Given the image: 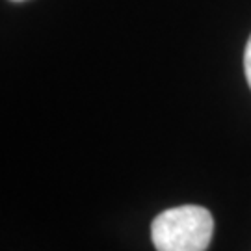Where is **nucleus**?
<instances>
[{
  "instance_id": "obj_2",
  "label": "nucleus",
  "mask_w": 251,
  "mask_h": 251,
  "mask_svg": "<svg viewBox=\"0 0 251 251\" xmlns=\"http://www.w3.org/2000/svg\"><path fill=\"white\" fill-rule=\"evenodd\" d=\"M244 71H246V78H248V84L251 88V36L248 39L246 50H244Z\"/></svg>"
},
{
  "instance_id": "obj_1",
  "label": "nucleus",
  "mask_w": 251,
  "mask_h": 251,
  "mask_svg": "<svg viewBox=\"0 0 251 251\" xmlns=\"http://www.w3.org/2000/svg\"><path fill=\"white\" fill-rule=\"evenodd\" d=\"M214 218L205 206L168 208L152 220L151 240L156 251H205L212 240Z\"/></svg>"
},
{
  "instance_id": "obj_3",
  "label": "nucleus",
  "mask_w": 251,
  "mask_h": 251,
  "mask_svg": "<svg viewBox=\"0 0 251 251\" xmlns=\"http://www.w3.org/2000/svg\"><path fill=\"white\" fill-rule=\"evenodd\" d=\"M13 2H23V0H13Z\"/></svg>"
}]
</instances>
